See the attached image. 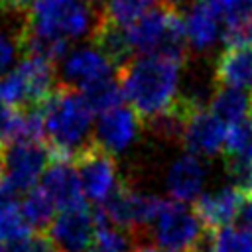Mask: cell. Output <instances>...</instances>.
I'll return each mask as SVG.
<instances>
[{"label": "cell", "mask_w": 252, "mask_h": 252, "mask_svg": "<svg viewBox=\"0 0 252 252\" xmlns=\"http://www.w3.org/2000/svg\"><path fill=\"white\" fill-rule=\"evenodd\" d=\"M185 55H138L118 69V83L130 108L140 120H156L179 98V81Z\"/></svg>", "instance_id": "6da1fadb"}, {"label": "cell", "mask_w": 252, "mask_h": 252, "mask_svg": "<svg viewBox=\"0 0 252 252\" xmlns=\"http://www.w3.org/2000/svg\"><path fill=\"white\" fill-rule=\"evenodd\" d=\"M43 136L51 161L73 163L75 156L91 142L93 110L85 96L65 85H57L49 98L39 106Z\"/></svg>", "instance_id": "7a4b0ae2"}, {"label": "cell", "mask_w": 252, "mask_h": 252, "mask_svg": "<svg viewBox=\"0 0 252 252\" xmlns=\"http://www.w3.org/2000/svg\"><path fill=\"white\" fill-rule=\"evenodd\" d=\"M100 12L93 0H33L24 20V35L69 43L93 35Z\"/></svg>", "instance_id": "3957f363"}, {"label": "cell", "mask_w": 252, "mask_h": 252, "mask_svg": "<svg viewBox=\"0 0 252 252\" xmlns=\"http://www.w3.org/2000/svg\"><path fill=\"white\" fill-rule=\"evenodd\" d=\"M124 37L132 57L154 53L185 55L183 18L175 6L165 2L152 8L132 26L124 28Z\"/></svg>", "instance_id": "277c9868"}, {"label": "cell", "mask_w": 252, "mask_h": 252, "mask_svg": "<svg viewBox=\"0 0 252 252\" xmlns=\"http://www.w3.org/2000/svg\"><path fill=\"white\" fill-rule=\"evenodd\" d=\"M55 91L53 63L24 55L8 73L0 75V104L12 110L39 108Z\"/></svg>", "instance_id": "5b68a950"}, {"label": "cell", "mask_w": 252, "mask_h": 252, "mask_svg": "<svg viewBox=\"0 0 252 252\" xmlns=\"http://www.w3.org/2000/svg\"><path fill=\"white\" fill-rule=\"evenodd\" d=\"M165 199L140 193L126 181H120L118 189L100 205L108 224L128 232L130 236L150 230L156 222Z\"/></svg>", "instance_id": "8992f818"}, {"label": "cell", "mask_w": 252, "mask_h": 252, "mask_svg": "<svg viewBox=\"0 0 252 252\" xmlns=\"http://www.w3.org/2000/svg\"><path fill=\"white\" fill-rule=\"evenodd\" d=\"M51 161L45 142H10L0 150V167L12 195L32 191Z\"/></svg>", "instance_id": "52a82bcc"}, {"label": "cell", "mask_w": 252, "mask_h": 252, "mask_svg": "<svg viewBox=\"0 0 252 252\" xmlns=\"http://www.w3.org/2000/svg\"><path fill=\"white\" fill-rule=\"evenodd\" d=\"M207 232L193 209L177 201H165L154 222L158 246L173 252H195Z\"/></svg>", "instance_id": "ba28073f"}, {"label": "cell", "mask_w": 252, "mask_h": 252, "mask_svg": "<svg viewBox=\"0 0 252 252\" xmlns=\"http://www.w3.org/2000/svg\"><path fill=\"white\" fill-rule=\"evenodd\" d=\"M75 169L81 179L83 195L96 205H102L120 185L114 158L98 148L93 140L75 156Z\"/></svg>", "instance_id": "9c48e42d"}, {"label": "cell", "mask_w": 252, "mask_h": 252, "mask_svg": "<svg viewBox=\"0 0 252 252\" xmlns=\"http://www.w3.org/2000/svg\"><path fill=\"white\" fill-rule=\"evenodd\" d=\"M114 69L112 61L96 45H81L67 51L63 57L61 79L65 87L83 93L102 81L114 79Z\"/></svg>", "instance_id": "30bf717a"}, {"label": "cell", "mask_w": 252, "mask_h": 252, "mask_svg": "<svg viewBox=\"0 0 252 252\" xmlns=\"http://www.w3.org/2000/svg\"><path fill=\"white\" fill-rule=\"evenodd\" d=\"M96 222L94 209L87 203L59 211V215L49 224V236L59 246L61 252H87L94 240Z\"/></svg>", "instance_id": "8fae6325"}, {"label": "cell", "mask_w": 252, "mask_h": 252, "mask_svg": "<svg viewBox=\"0 0 252 252\" xmlns=\"http://www.w3.org/2000/svg\"><path fill=\"white\" fill-rule=\"evenodd\" d=\"M226 130V124H222L209 108H195L183 124L181 142L193 156H217L220 150H224Z\"/></svg>", "instance_id": "7c38bea8"}, {"label": "cell", "mask_w": 252, "mask_h": 252, "mask_svg": "<svg viewBox=\"0 0 252 252\" xmlns=\"http://www.w3.org/2000/svg\"><path fill=\"white\" fill-rule=\"evenodd\" d=\"M140 116L130 106L120 104L112 110L98 114L93 142L110 156L120 154L134 144L140 132Z\"/></svg>", "instance_id": "4fadbf2b"}, {"label": "cell", "mask_w": 252, "mask_h": 252, "mask_svg": "<svg viewBox=\"0 0 252 252\" xmlns=\"http://www.w3.org/2000/svg\"><path fill=\"white\" fill-rule=\"evenodd\" d=\"M246 199L232 187V185H222L217 187L209 193H203L195 205L193 213L201 220L203 228L209 232H215L219 228H224L240 215L242 203Z\"/></svg>", "instance_id": "5bb4252c"}, {"label": "cell", "mask_w": 252, "mask_h": 252, "mask_svg": "<svg viewBox=\"0 0 252 252\" xmlns=\"http://www.w3.org/2000/svg\"><path fill=\"white\" fill-rule=\"evenodd\" d=\"M183 28L193 51H209L222 37V18L213 0H195L183 16Z\"/></svg>", "instance_id": "9a60e30c"}, {"label": "cell", "mask_w": 252, "mask_h": 252, "mask_svg": "<svg viewBox=\"0 0 252 252\" xmlns=\"http://www.w3.org/2000/svg\"><path fill=\"white\" fill-rule=\"evenodd\" d=\"M207 181V165L203 158L193 154H183L171 161L165 173V187L171 195V201L189 203L201 197V191Z\"/></svg>", "instance_id": "2e32d148"}, {"label": "cell", "mask_w": 252, "mask_h": 252, "mask_svg": "<svg viewBox=\"0 0 252 252\" xmlns=\"http://www.w3.org/2000/svg\"><path fill=\"white\" fill-rule=\"evenodd\" d=\"M41 189L49 195L59 211L85 203L77 169L67 161H51L41 177Z\"/></svg>", "instance_id": "e0dca14e"}, {"label": "cell", "mask_w": 252, "mask_h": 252, "mask_svg": "<svg viewBox=\"0 0 252 252\" xmlns=\"http://www.w3.org/2000/svg\"><path fill=\"white\" fill-rule=\"evenodd\" d=\"M215 79L219 87H252V45H226L217 59Z\"/></svg>", "instance_id": "ac0fdd59"}, {"label": "cell", "mask_w": 252, "mask_h": 252, "mask_svg": "<svg viewBox=\"0 0 252 252\" xmlns=\"http://www.w3.org/2000/svg\"><path fill=\"white\" fill-rule=\"evenodd\" d=\"M209 110L226 126H234L252 116V93L232 87H219L211 96Z\"/></svg>", "instance_id": "d6986e66"}, {"label": "cell", "mask_w": 252, "mask_h": 252, "mask_svg": "<svg viewBox=\"0 0 252 252\" xmlns=\"http://www.w3.org/2000/svg\"><path fill=\"white\" fill-rule=\"evenodd\" d=\"M156 8V0H104L100 18L116 28H128Z\"/></svg>", "instance_id": "ffe728a7"}, {"label": "cell", "mask_w": 252, "mask_h": 252, "mask_svg": "<svg viewBox=\"0 0 252 252\" xmlns=\"http://www.w3.org/2000/svg\"><path fill=\"white\" fill-rule=\"evenodd\" d=\"M20 209H22L28 224L32 228H35L37 232H43L53 222V219H55L53 215H55L57 207L41 187H33L32 191L26 193Z\"/></svg>", "instance_id": "44dd1931"}, {"label": "cell", "mask_w": 252, "mask_h": 252, "mask_svg": "<svg viewBox=\"0 0 252 252\" xmlns=\"http://www.w3.org/2000/svg\"><path fill=\"white\" fill-rule=\"evenodd\" d=\"M32 236V226L28 224L20 205L14 201L0 203V244L26 240Z\"/></svg>", "instance_id": "7402d4cb"}, {"label": "cell", "mask_w": 252, "mask_h": 252, "mask_svg": "<svg viewBox=\"0 0 252 252\" xmlns=\"http://www.w3.org/2000/svg\"><path fill=\"white\" fill-rule=\"evenodd\" d=\"M224 158L252 163V116L228 126L224 142Z\"/></svg>", "instance_id": "603a6c76"}, {"label": "cell", "mask_w": 252, "mask_h": 252, "mask_svg": "<svg viewBox=\"0 0 252 252\" xmlns=\"http://www.w3.org/2000/svg\"><path fill=\"white\" fill-rule=\"evenodd\" d=\"M87 100V104L91 106L93 112H106V110H112L116 106L122 104L124 100V94H122V89H120V83L116 79H108V81H102L87 91L81 93Z\"/></svg>", "instance_id": "cb8c5ba5"}, {"label": "cell", "mask_w": 252, "mask_h": 252, "mask_svg": "<svg viewBox=\"0 0 252 252\" xmlns=\"http://www.w3.org/2000/svg\"><path fill=\"white\" fill-rule=\"evenodd\" d=\"M213 252H252V234L240 226H224L211 232Z\"/></svg>", "instance_id": "d4e9b609"}, {"label": "cell", "mask_w": 252, "mask_h": 252, "mask_svg": "<svg viewBox=\"0 0 252 252\" xmlns=\"http://www.w3.org/2000/svg\"><path fill=\"white\" fill-rule=\"evenodd\" d=\"M226 175L230 179V185L248 201L252 199V163L236 161V159H224Z\"/></svg>", "instance_id": "484cf974"}, {"label": "cell", "mask_w": 252, "mask_h": 252, "mask_svg": "<svg viewBox=\"0 0 252 252\" xmlns=\"http://www.w3.org/2000/svg\"><path fill=\"white\" fill-rule=\"evenodd\" d=\"M22 30L10 32L0 24V75L10 71L18 51H22Z\"/></svg>", "instance_id": "4316f807"}, {"label": "cell", "mask_w": 252, "mask_h": 252, "mask_svg": "<svg viewBox=\"0 0 252 252\" xmlns=\"http://www.w3.org/2000/svg\"><path fill=\"white\" fill-rule=\"evenodd\" d=\"M26 252H61L59 246L53 242V238L43 232H33L26 242Z\"/></svg>", "instance_id": "83f0119b"}, {"label": "cell", "mask_w": 252, "mask_h": 252, "mask_svg": "<svg viewBox=\"0 0 252 252\" xmlns=\"http://www.w3.org/2000/svg\"><path fill=\"white\" fill-rule=\"evenodd\" d=\"M14 110L0 104V150L10 142V128H12Z\"/></svg>", "instance_id": "f1b7e54d"}, {"label": "cell", "mask_w": 252, "mask_h": 252, "mask_svg": "<svg viewBox=\"0 0 252 252\" xmlns=\"http://www.w3.org/2000/svg\"><path fill=\"white\" fill-rule=\"evenodd\" d=\"M238 222H240V228H244L246 232L252 234V199H248L242 205L240 215H238Z\"/></svg>", "instance_id": "f546056e"}, {"label": "cell", "mask_w": 252, "mask_h": 252, "mask_svg": "<svg viewBox=\"0 0 252 252\" xmlns=\"http://www.w3.org/2000/svg\"><path fill=\"white\" fill-rule=\"evenodd\" d=\"M12 193H10V189H8V185H6V181H4V175H2V167H0V203H4V201H12Z\"/></svg>", "instance_id": "4dcf8cb0"}, {"label": "cell", "mask_w": 252, "mask_h": 252, "mask_svg": "<svg viewBox=\"0 0 252 252\" xmlns=\"http://www.w3.org/2000/svg\"><path fill=\"white\" fill-rule=\"evenodd\" d=\"M132 252H173V250H165V248H159L154 244H138V246H134Z\"/></svg>", "instance_id": "1f68e13d"}, {"label": "cell", "mask_w": 252, "mask_h": 252, "mask_svg": "<svg viewBox=\"0 0 252 252\" xmlns=\"http://www.w3.org/2000/svg\"><path fill=\"white\" fill-rule=\"evenodd\" d=\"M87 252H110V250H106V248H102V246H98V244H91V248L87 250Z\"/></svg>", "instance_id": "d6a6232c"}, {"label": "cell", "mask_w": 252, "mask_h": 252, "mask_svg": "<svg viewBox=\"0 0 252 252\" xmlns=\"http://www.w3.org/2000/svg\"><path fill=\"white\" fill-rule=\"evenodd\" d=\"M8 4H10V0H0V14L8 12Z\"/></svg>", "instance_id": "836d02e7"}, {"label": "cell", "mask_w": 252, "mask_h": 252, "mask_svg": "<svg viewBox=\"0 0 252 252\" xmlns=\"http://www.w3.org/2000/svg\"><path fill=\"white\" fill-rule=\"evenodd\" d=\"M179 2H183V0H165V4H169V6H175V4H179Z\"/></svg>", "instance_id": "e575fe53"}, {"label": "cell", "mask_w": 252, "mask_h": 252, "mask_svg": "<svg viewBox=\"0 0 252 252\" xmlns=\"http://www.w3.org/2000/svg\"><path fill=\"white\" fill-rule=\"evenodd\" d=\"M0 252H2V244H0Z\"/></svg>", "instance_id": "d590c367"}, {"label": "cell", "mask_w": 252, "mask_h": 252, "mask_svg": "<svg viewBox=\"0 0 252 252\" xmlns=\"http://www.w3.org/2000/svg\"><path fill=\"white\" fill-rule=\"evenodd\" d=\"M211 252H213V250H211Z\"/></svg>", "instance_id": "8d00e7d4"}]
</instances>
